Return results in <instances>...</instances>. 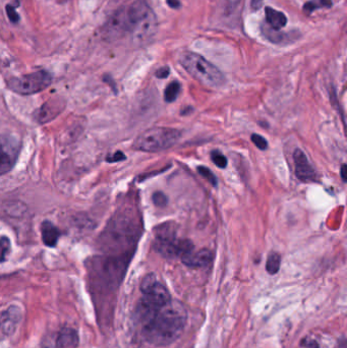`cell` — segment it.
I'll return each instance as SVG.
<instances>
[{
	"mask_svg": "<svg viewBox=\"0 0 347 348\" xmlns=\"http://www.w3.org/2000/svg\"><path fill=\"white\" fill-rule=\"evenodd\" d=\"M138 317L145 340L155 346H167L176 341L187 321L184 305L174 300L157 309H138Z\"/></svg>",
	"mask_w": 347,
	"mask_h": 348,
	"instance_id": "cell-1",
	"label": "cell"
},
{
	"mask_svg": "<svg viewBox=\"0 0 347 348\" xmlns=\"http://www.w3.org/2000/svg\"><path fill=\"white\" fill-rule=\"evenodd\" d=\"M128 19V35L135 44H146L157 33L158 21L155 13L146 0H135L125 7Z\"/></svg>",
	"mask_w": 347,
	"mask_h": 348,
	"instance_id": "cell-2",
	"label": "cell"
},
{
	"mask_svg": "<svg viewBox=\"0 0 347 348\" xmlns=\"http://www.w3.org/2000/svg\"><path fill=\"white\" fill-rule=\"evenodd\" d=\"M182 68L197 81L209 86L219 87L224 84V76L221 71L198 53L183 52L179 57Z\"/></svg>",
	"mask_w": 347,
	"mask_h": 348,
	"instance_id": "cell-3",
	"label": "cell"
},
{
	"mask_svg": "<svg viewBox=\"0 0 347 348\" xmlns=\"http://www.w3.org/2000/svg\"><path fill=\"white\" fill-rule=\"evenodd\" d=\"M180 132L170 128H152L142 133L135 141L134 148L144 152H159L173 147L180 139Z\"/></svg>",
	"mask_w": 347,
	"mask_h": 348,
	"instance_id": "cell-4",
	"label": "cell"
},
{
	"mask_svg": "<svg viewBox=\"0 0 347 348\" xmlns=\"http://www.w3.org/2000/svg\"><path fill=\"white\" fill-rule=\"evenodd\" d=\"M142 298L138 309H157L168 304L172 298L165 285L158 282L154 274L144 277L141 284Z\"/></svg>",
	"mask_w": 347,
	"mask_h": 348,
	"instance_id": "cell-5",
	"label": "cell"
},
{
	"mask_svg": "<svg viewBox=\"0 0 347 348\" xmlns=\"http://www.w3.org/2000/svg\"><path fill=\"white\" fill-rule=\"evenodd\" d=\"M52 82L51 75L46 71H38L22 77L12 78L9 88L20 95H33L47 89Z\"/></svg>",
	"mask_w": 347,
	"mask_h": 348,
	"instance_id": "cell-6",
	"label": "cell"
},
{
	"mask_svg": "<svg viewBox=\"0 0 347 348\" xmlns=\"http://www.w3.org/2000/svg\"><path fill=\"white\" fill-rule=\"evenodd\" d=\"M21 142L13 135H0V176L10 172L17 163Z\"/></svg>",
	"mask_w": 347,
	"mask_h": 348,
	"instance_id": "cell-7",
	"label": "cell"
},
{
	"mask_svg": "<svg viewBox=\"0 0 347 348\" xmlns=\"http://www.w3.org/2000/svg\"><path fill=\"white\" fill-rule=\"evenodd\" d=\"M155 250L164 258L172 259L182 257L194 250V244L187 239H176L175 235L156 237L154 243Z\"/></svg>",
	"mask_w": 347,
	"mask_h": 348,
	"instance_id": "cell-8",
	"label": "cell"
},
{
	"mask_svg": "<svg viewBox=\"0 0 347 348\" xmlns=\"http://www.w3.org/2000/svg\"><path fill=\"white\" fill-rule=\"evenodd\" d=\"M293 160L295 165V174L299 180L307 182L314 181L317 179V173L312 168V165L301 150L297 149L294 151Z\"/></svg>",
	"mask_w": 347,
	"mask_h": 348,
	"instance_id": "cell-9",
	"label": "cell"
},
{
	"mask_svg": "<svg viewBox=\"0 0 347 348\" xmlns=\"http://www.w3.org/2000/svg\"><path fill=\"white\" fill-rule=\"evenodd\" d=\"M214 259V254L208 248H203L199 251H190L181 257L182 263L190 268H203L207 267Z\"/></svg>",
	"mask_w": 347,
	"mask_h": 348,
	"instance_id": "cell-10",
	"label": "cell"
},
{
	"mask_svg": "<svg viewBox=\"0 0 347 348\" xmlns=\"http://www.w3.org/2000/svg\"><path fill=\"white\" fill-rule=\"evenodd\" d=\"M80 343V337L78 332L71 327L62 328L56 338V348H77Z\"/></svg>",
	"mask_w": 347,
	"mask_h": 348,
	"instance_id": "cell-11",
	"label": "cell"
},
{
	"mask_svg": "<svg viewBox=\"0 0 347 348\" xmlns=\"http://www.w3.org/2000/svg\"><path fill=\"white\" fill-rule=\"evenodd\" d=\"M41 235L45 245L49 247H54L57 244L60 232L52 222L44 221L41 225Z\"/></svg>",
	"mask_w": 347,
	"mask_h": 348,
	"instance_id": "cell-12",
	"label": "cell"
},
{
	"mask_svg": "<svg viewBox=\"0 0 347 348\" xmlns=\"http://www.w3.org/2000/svg\"><path fill=\"white\" fill-rule=\"evenodd\" d=\"M265 14H266V21L272 30L279 31L286 26L287 18L283 13L267 7L265 9Z\"/></svg>",
	"mask_w": 347,
	"mask_h": 348,
	"instance_id": "cell-13",
	"label": "cell"
},
{
	"mask_svg": "<svg viewBox=\"0 0 347 348\" xmlns=\"http://www.w3.org/2000/svg\"><path fill=\"white\" fill-rule=\"evenodd\" d=\"M14 309L7 310L2 317V322H0V327L6 331V333H11L17 327V317L18 313H13Z\"/></svg>",
	"mask_w": 347,
	"mask_h": 348,
	"instance_id": "cell-14",
	"label": "cell"
},
{
	"mask_svg": "<svg viewBox=\"0 0 347 348\" xmlns=\"http://www.w3.org/2000/svg\"><path fill=\"white\" fill-rule=\"evenodd\" d=\"M281 266V256L277 252H271L268 256L266 270L270 275H275L278 273Z\"/></svg>",
	"mask_w": 347,
	"mask_h": 348,
	"instance_id": "cell-15",
	"label": "cell"
},
{
	"mask_svg": "<svg viewBox=\"0 0 347 348\" xmlns=\"http://www.w3.org/2000/svg\"><path fill=\"white\" fill-rule=\"evenodd\" d=\"M180 89H181V87H180V84L178 82L170 83L166 87L165 92H164V99H165V101L168 102V103L174 102L177 99V97H178V95L180 93Z\"/></svg>",
	"mask_w": 347,
	"mask_h": 348,
	"instance_id": "cell-16",
	"label": "cell"
},
{
	"mask_svg": "<svg viewBox=\"0 0 347 348\" xmlns=\"http://www.w3.org/2000/svg\"><path fill=\"white\" fill-rule=\"evenodd\" d=\"M331 7H332L331 0H310V2L306 3L303 6V12L309 15L316 10H319L322 8H331Z\"/></svg>",
	"mask_w": 347,
	"mask_h": 348,
	"instance_id": "cell-17",
	"label": "cell"
},
{
	"mask_svg": "<svg viewBox=\"0 0 347 348\" xmlns=\"http://www.w3.org/2000/svg\"><path fill=\"white\" fill-rule=\"evenodd\" d=\"M12 250V244L9 237L0 235V263L8 260Z\"/></svg>",
	"mask_w": 347,
	"mask_h": 348,
	"instance_id": "cell-18",
	"label": "cell"
},
{
	"mask_svg": "<svg viewBox=\"0 0 347 348\" xmlns=\"http://www.w3.org/2000/svg\"><path fill=\"white\" fill-rule=\"evenodd\" d=\"M211 159L215 165L219 168H225L227 166V159L226 157L218 150H214L211 152Z\"/></svg>",
	"mask_w": 347,
	"mask_h": 348,
	"instance_id": "cell-19",
	"label": "cell"
},
{
	"mask_svg": "<svg viewBox=\"0 0 347 348\" xmlns=\"http://www.w3.org/2000/svg\"><path fill=\"white\" fill-rule=\"evenodd\" d=\"M198 171H199V173L205 178V179H207L213 186H217V184H218V181H217V178H216V176L214 175V173L209 169V168H207V167H205V166H199L198 167Z\"/></svg>",
	"mask_w": 347,
	"mask_h": 348,
	"instance_id": "cell-20",
	"label": "cell"
},
{
	"mask_svg": "<svg viewBox=\"0 0 347 348\" xmlns=\"http://www.w3.org/2000/svg\"><path fill=\"white\" fill-rule=\"evenodd\" d=\"M250 139H251V142L255 144V146L258 147L260 150L264 151L268 148V142L262 136H260L258 134H254V135H251Z\"/></svg>",
	"mask_w": 347,
	"mask_h": 348,
	"instance_id": "cell-21",
	"label": "cell"
},
{
	"mask_svg": "<svg viewBox=\"0 0 347 348\" xmlns=\"http://www.w3.org/2000/svg\"><path fill=\"white\" fill-rule=\"evenodd\" d=\"M153 203L158 207H165L167 205V197L162 192H156L152 197Z\"/></svg>",
	"mask_w": 347,
	"mask_h": 348,
	"instance_id": "cell-22",
	"label": "cell"
},
{
	"mask_svg": "<svg viewBox=\"0 0 347 348\" xmlns=\"http://www.w3.org/2000/svg\"><path fill=\"white\" fill-rule=\"evenodd\" d=\"M7 14H8V17L10 19V21L14 24L18 23L20 21V17H19V14L17 13L16 11V8L13 7L12 5H8L7 6Z\"/></svg>",
	"mask_w": 347,
	"mask_h": 348,
	"instance_id": "cell-23",
	"label": "cell"
},
{
	"mask_svg": "<svg viewBox=\"0 0 347 348\" xmlns=\"http://www.w3.org/2000/svg\"><path fill=\"white\" fill-rule=\"evenodd\" d=\"M224 3V9L227 12H232L234 9L237 8L239 5L240 0H223Z\"/></svg>",
	"mask_w": 347,
	"mask_h": 348,
	"instance_id": "cell-24",
	"label": "cell"
},
{
	"mask_svg": "<svg viewBox=\"0 0 347 348\" xmlns=\"http://www.w3.org/2000/svg\"><path fill=\"white\" fill-rule=\"evenodd\" d=\"M124 159H125V156H124V154H123L122 152L118 151V152H116V153H114V154H112V155L108 156L106 160H107L108 162H110V163H114V162L122 161V160H124Z\"/></svg>",
	"mask_w": 347,
	"mask_h": 348,
	"instance_id": "cell-25",
	"label": "cell"
},
{
	"mask_svg": "<svg viewBox=\"0 0 347 348\" xmlns=\"http://www.w3.org/2000/svg\"><path fill=\"white\" fill-rule=\"evenodd\" d=\"M169 72H170L169 68H167V67L161 68L160 70H158L156 72V77L159 78V79H165V78H167L169 76Z\"/></svg>",
	"mask_w": 347,
	"mask_h": 348,
	"instance_id": "cell-26",
	"label": "cell"
},
{
	"mask_svg": "<svg viewBox=\"0 0 347 348\" xmlns=\"http://www.w3.org/2000/svg\"><path fill=\"white\" fill-rule=\"evenodd\" d=\"M264 0H250V8L253 11H258L263 6Z\"/></svg>",
	"mask_w": 347,
	"mask_h": 348,
	"instance_id": "cell-27",
	"label": "cell"
},
{
	"mask_svg": "<svg viewBox=\"0 0 347 348\" xmlns=\"http://www.w3.org/2000/svg\"><path fill=\"white\" fill-rule=\"evenodd\" d=\"M302 345H304L305 347H307V348H319V345H318V343L316 342V341H313V340H306V341H303L302 342Z\"/></svg>",
	"mask_w": 347,
	"mask_h": 348,
	"instance_id": "cell-28",
	"label": "cell"
},
{
	"mask_svg": "<svg viewBox=\"0 0 347 348\" xmlns=\"http://www.w3.org/2000/svg\"><path fill=\"white\" fill-rule=\"evenodd\" d=\"M166 2H167V5L171 9H179V7H180L179 0H166Z\"/></svg>",
	"mask_w": 347,
	"mask_h": 348,
	"instance_id": "cell-29",
	"label": "cell"
},
{
	"mask_svg": "<svg viewBox=\"0 0 347 348\" xmlns=\"http://www.w3.org/2000/svg\"><path fill=\"white\" fill-rule=\"evenodd\" d=\"M340 173H341V177H342V180L344 182H346V165L343 164L341 166V169H340Z\"/></svg>",
	"mask_w": 347,
	"mask_h": 348,
	"instance_id": "cell-30",
	"label": "cell"
}]
</instances>
